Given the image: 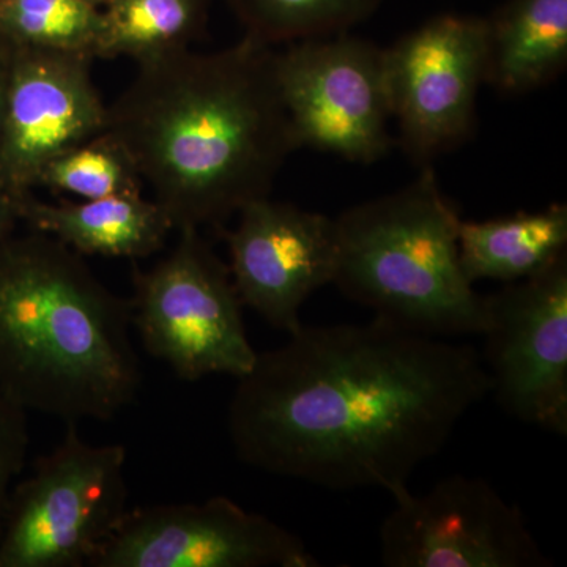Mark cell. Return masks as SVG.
Listing matches in <instances>:
<instances>
[{"mask_svg":"<svg viewBox=\"0 0 567 567\" xmlns=\"http://www.w3.org/2000/svg\"><path fill=\"white\" fill-rule=\"evenodd\" d=\"M210 0H104L95 59L155 61L189 44L205 31Z\"/></svg>","mask_w":567,"mask_h":567,"instance_id":"cell-17","label":"cell"},{"mask_svg":"<svg viewBox=\"0 0 567 567\" xmlns=\"http://www.w3.org/2000/svg\"><path fill=\"white\" fill-rule=\"evenodd\" d=\"M276 78L298 147L371 164L393 147L385 50L349 32L276 51Z\"/></svg>","mask_w":567,"mask_h":567,"instance_id":"cell-7","label":"cell"},{"mask_svg":"<svg viewBox=\"0 0 567 567\" xmlns=\"http://www.w3.org/2000/svg\"><path fill=\"white\" fill-rule=\"evenodd\" d=\"M334 219L333 284L347 298L432 338L483 336L486 297L475 292L462 270V219L431 169Z\"/></svg>","mask_w":567,"mask_h":567,"instance_id":"cell-4","label":"cell"},{"mask_svg":"<svg viewBox=\"0 0 567 567\" xmlns=\"http://www.w3.org/2000/svg\"><path fill=\"white\" fill-rule=\"evenodd\" d=\"M122 445H91L78 424L11 488L0 567L91 566L128 513Z\"/></svg>","mask_w":567,"mask_h":567,"instance_id":"cell-5","label":"cell"},{"mask_svg":"<svg viewBox=\"0 0 567 567\" xmlns=\"http://www.w3.org/2000/svg\"><path fill=\"white\" fill-rule=\"evenodd\" d=\"M107 106L104 133L132 156L174 229L224 223L270 196L297 140L276 51L246 37L221 51L183 50L137 63Z\"/></svg>","mask_w":567,"mask_h":567,"instance_id":"cell-2","label":"cell"},{"mask_svg":"<svg viewBox=\"0 0 567 567\" xmlns=\"http://www.w3.org/2000/svg\"><path fill=\"white\" fill-rule=\"evenodd\" d=\"M89 2L95 3V6L102 7L104 3V0H89Z\"/></svg>","mask_w":567,"mask_h":567,"instance_id":"cell-24","label":"cell"},{"mask_svg":"<svg viewBox=\"0 0 567 567\" xmlns=\"http://www.w3.org/2000/svg\"><path fill=\"white\" fill-rule=\"evenodd\" d=\"M102 10L89 0H0V47L95 59Z\"/></svg>","mask_w":567,"mask_h":567,"instance_id":"cell-19","label":"cell"},{"mask_svg":"<svg viewBox=\"0 0 567 567\" xmlns=\"http://www.w3.org/2000/svg\"><path fill=\"white\" fill-rule=\"evenodd\" d=\"M10 54L7 48L0 47V136L6 121L7 93H9Z\"/></svg>","mask_w":567,"mask_h":567,"instance_id":"cell-23","label":"cell"},{"mask_svg":"<svg viewBox=\"0 0 567 567\" xmlns=\"http://www.w3.org/2000/svg\"><path fill=\"white\" fill-rule=\"evenodd\" d=\"M221 229L230 275L241 303L286 333L301 328L300 311L317 290L333 284L338 268L336 219L270 196L237 213Z\"/></svg>","mask_w":567,"mask_h":567,"instance_id":"cell-13","label":"cell"},{"mask_svg":"<svg viewBox=\"0 0 567 567\" xmlns=\"http://www.w3.org/2000/svg\"><path fill=\"white\" fill-rule=\"evenodd\" d=\"M246 37L260 43H295L349 32L371 18L383 0H224Z\"/></svg>","mask_w":567,"mask_h":567,"instance_id":"cell-18","label":"cell"},{"mask_svg":"<svg viewBox=\"0 0 567 567\" xmlns=\"http://www.w3.org/2000/svg\"><path fill=\"white\" fill-rule=\"evenodd\" d=\"M142 183L128 152L103 132L52 159L44 167L39 186L92 200L141 194Z\"/></svg>","mask_w":567,"mask_h":567,"instance_id":"cell-20","label":"cell"},{"mask_svg":"<svg viewBox=\"0 0 567 567\" xmlns=\"http://www.w3.org/2000/svg\"><path fill=\"white\" fill-rule=\"evenodd\" d=\"M92 567H319L303 540L226 496L128 509Z\"/></svg>","mask_w":567,"mask_h":567,"instance_id":"cell-11","label":"cell"},{"mask_svg":"<svg viewBox=\"0 0 567 567\" xmlns=\"http://www.w3.org/2000/svg\"><path fill=\"white\" fill-rule=\"evenodd\" d=\"M491 390L472 346L380 317L301 324L237 379L227 429L235 454L254 468L393 496Z\"/></svg>","mask_w":567,"mask_h":567,"instance_id":"cell-1","label":"cell"},{"mask_svg":"<svg viewBox=\"0 0 567 567\" xmlns=\"http://www.w3.org/2000/svg\"><path fill=\"white\" fill-rule=\"evenodd\" d=\"M380 527L388 567H548L524 513L487 481L454 475L427 494L406 487Z\"/></svg>","mask_w":567,"mask_h":567,"instance_id":"cell-9","label":"cell"},{"mask_svg":"<svg viewBox=\"0 0 567 567\" xmlns=\"http://www.w3.org/2000/svg\"><path fill=\"white\" fill-rule=\"evenodd\" d=\"M177 245L148 271L134 274L133 324L144 349L178 379H240L257 352L246 333L230 268L200 229H178Z\"/></svg>","mask_w":567,"mask_h":567,"instance_id":"cell-6","label":"cell"},{"mask_svg":"<svg viewBox=\"0 0 567 567\" xmlns=\"http://www.w3.org/2000/svg\"><path fill=\"white\" fill-rule=\"evenodd\" d=\"M484 368L496 402L525 424L567 435V254L487 295Z\"/></svg>","mask_w":567,"mask_h":567,"instance_id":"cell-10","label":"cell"},{"mask_svg":"<svg viewBox=\"0 0 567 567\" xmlns=\"http://www.w3.org/2000/svg\"><path fill=\"white\" fill-rule=\"evenodd\" d=\"M29 445L28 412L0 393V532L14 480L28 458Z\"/></svg>","mask_w":567,"mask_h":567,"instance_id":"cell-21","label":"cell"},{"mask_svg":"<svg viewBox=\"0 0 567 567\" xmlns=\"http://www.w3.org/2000/svg\"><path fill=\"white\" fill-rule=\"evenodd\" d=\"M566 248L565 204L486 221H462L458 229V259L472 284L480 279L522 281L557 262Z\"/></svg>","mask_w":567,"mask_h":567,"instance_id":"cell-16","label":"cell"},{"mask_svg":"<svg viewBox=\"0 0 567 567\" xmlns=\"http://www.w3.org/2000/svg\"><path fill=\"white\" fill-rule=\"evenodd\" d=\"M24 197L17 196L0 183V241L11 237L14 226L20 221L21 203Z\"/></svg>","mask_w":567,"mask_h":567,"instance_id":"cell-22","label":"cell"},{"mask_svg":"<svg viewBox=\"0 0 567 567\" xmlns=\"http://www.w3.org/2000/svg\"><path fill=\"white\" fill-rule=\"evenodd\" d=\"M486 21V82L496 91H535L566 69L567 0H507Z\"/></svg>","mask_w":567,"mask_h":567,"instance_id":"cell-15","label":"cell"},{"mask_svg":"<svg viewBox=\"0 0 567 567\" xmlns=\"http://www.w3.org/2000/svg\"><path fill=\"white\" fill-rule=\"evenodd\" d=\"M132 301L37 233L0 241V393L65 424L111 421L140 391Z\"/></svg>","mask_w":567,"mask_h":567,"instance_id":"cell-3","label":"cell"},{"mask_svg":"<svg viewBox=\"0 0 567 567\" xmlns=\"http://www.w3.org/2000/svg\"><path fill=\"white\" fill-rule=\"evenodd\" d=\"M399 142L417 163L453 151L472 133L487 74V21L440 14L385 50Z\"/></svg>","mask_w":567,"mask_h":567,"instance_id":"cell-8","label":"cell"},{"mask_svg":"<svg viewBox=\"0 0 567 567\" xmlns=\"http://www.w3.org/2000/svg\"><path fill=\"white\" fill-rule=\"evenodd\" d=\"M21 219L81 256L112 259H145L158 252L174 230L166 212L142 194L62 204L40 203L28 194Z\"/></svg>","mask_w":567,"mask_h":567,"instance_id":"cell-14","label":"cell"},{"mask_svg":"<svg viewBox=\"0 0 567 567\" xmlns=\"http://www.w3.org/2000/svg\"><path fill=\"white\" fill-rule=\"evenodd\" d=\"M9 54L0 183L24 197L39 186L52 159L104 132L107 106L93 82L91 55L51 50Z\"/></svg>","mask_w":567,"mask_h":567,"instance_id":"cell-12","label":"cell"}]
</instances>
